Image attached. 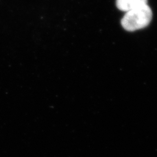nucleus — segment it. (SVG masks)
<instances>
[{"label":"nucleus","mask_w":157,"mask_h":157,"mask_svg":"<svg viewBox=\"0 0 157 157\" xmlns=\"http://www.w3.org/2000/svg\"><path fill=\"white\" fill-rule=\"evenodd\" d=\"M152 17L151 9L147 4L126 12L121 24L126 30L133 32L147 27Z\"/></svg>","instance_id":"f257e3e1"},{"label":"nucleus","mask_w":157,"mask_h":157,"mask_svg":"<svg viewBox=\"0 0 157 157\" xmlns=\"http://www.w3.org/2000/svg\"><path fill=\"white\" fill-rule=\"evenodd\" d=\"M116 4L119 10L126 12L147 4V0H117Z\"/></svg>","instance_id":"f03ea898"}]
</instances>
